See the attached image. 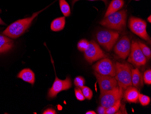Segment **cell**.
Instances as JSON below:
<instances>
[{"instance_id":"3957f363","label":"cell","mask_w":151,"mask_h":114,"mask_svg":"<svg viewBox=\"0 0 151 114\" xmlns=\"http://www.w3.org/2000/svg\"><path fill=\"white\" fill-rule=\"evenodd\" d=\"M127 12L125 10L115 12L104 18L100 23L108 28L122 31L126 28Z\"/></svg>"},{"instance_id":"d6a6232c","label":"cell","mask_w":151,"mask_h":114,"mask_svg":"<svg viewBox=\"0 0 151 114\" xmlns=\"http://www.w3.org/2000/svg\"><path fill=\"white\" fill-rule=\"evenodd\" d=\"M147 20H148V21H149V23H151V16H149V17L147 18Z\"/></svg>"},{"instance_id":"9c48e42d","label":"cell","mask_w":151,"mask_h":114,"mask_svg":"<svg viewBox=\"0 0 151 114\" xmlns=\"http://www.w3.org/2000/svg\"><path fill=\"white\" fill-rule=\"evenodd\" d=\"M84 56L86 61L90 64L106 57L99 45L93 41L89 43L88 47L85 51Z\"/></svg>"},{"instance_id":"ac0fdd59","label":"cell","mask_w":151,"mask_h":114,"mask_svg":"<svg viewBox=\"0 0 151 114\" xmlns=\"http://www.w3.org/2000/svg\"><path fill=\"white\" fill-rule=\"evenodd\" d=\"M65 25V17L57 18L52 21L51 24V29L52 31H58L64 28Z\"/></svg>"},{"instance_id":"7c38bea8","label":"cell","mask_w":151,"mask_h":114,"mask_svg":"<svg viewBox=\"0 0 151 114\" xmlns=\"http://www.w3.org/2000/svg\"><path fill=\"white\" fill-rule=\"evenodd\" d=\"M131 45L129 38L127 36H123L115 45L114 52L120 58L125 59L129 54Z\"/></svg>"},{"instance_id":"f1b7e54d","label":"cell","mask_w":151,"mask_h":114,"mask_svg":"<svg viewBox=\"0 0 151 114\" xmlns=\"http://www.w3.org/2000/svg\"><path fill=\"white\" fill-rule=\"evenodd\" d=\"M43 114H57V112H56L55 110L53 109L49 108L47 109L46 110H45L44 111Z\"/></svg>"},{"instance_id":"5bb4252c","label":"cell","mask_w":151,"mask_h":114,"mask_svg":"<svg viewBox=\"0 0 151 114\" xmlns=\"http://www.w3.org/2000/svg\"><path fill=\"white\" fill-rule=\"evenodd\" d=\"M132 86L137 88H142L143 85V75L138 68L132 70Z\"/></svg>"},{"instance_id":"7402d4cb","label":"cell","mask_w":151,"mask_h":114,"mask_svg":"<svg viewBox=\"0 0 151 114\" xmlns=\"http://www.w3.org/2000/svg\"><path fill=\"white\" fill-rule=\"evenodd\" d=\"M81 89L86 99H87L89 100L92 99L93 97V92L90 88H89L88 87L84 86L81 87Z\"/></svg>"},{"instance_id":"277c9868","label":"cell","mask_w":151,"mask_h":114,"mask_svg":"<svg viewBox=\"0 0 151 114\" xmlns=\"http://www.w3.org/2000/svg\"><path fill=\"white\" fill-rule=\"evenodd\" d=\"M98 43L107 51H110L116 43L119 36L116 31L108 30H99L96 35Z\"/></svg>"},{"instance_id":"2e32d148","label":"cell","mask_w":151,"mask_h":114,"mask_svg":"<svg viewBox=\"0 0 151 114\" xmlns=\"http://www.w3.org/2000/svg\"><path fill=\"white\" fill-rule=\"evenodd\" d=\"M13 44L12 40L0 35V53L10 51L13 47Z\"/></svg>"},{"instance_id":"30bf717a","label":"cell","mask_w":151,"mask_h":114,"mask_svg":"<svg viewBox=\"0 0 151 114\" xmlns=\"http://www.w3.org/2000/svg\"><path fill=\"white\" fill-rule=\"evenodd\" d=\"M93 68L95 72L100 74L115 76V65L109 59L101 60L93 65Z\"/></svg>"},{"instance_id":"cb8c5ba5","label":"cell","mask_w":151,"mask_h":114,"mask_svg":"<svg viewBox=\"0 0 151 114\" xmlns=\"http://www.w3.org/2000/svg\"><path fill=\"white\" fill-rule=\"evenodd\" d=\"M89 42L87 40L82 39L79 41L78 44V48L81 52H85L89 46Z\"/></svg>"},{"instance_id":"ba28073f","label":"cell","mask_w":151,"mask_h":114,"mask_svg":"<svg viewBox=\"0 0 151 114\" xmlns=\"http://www.w3.org/2000/svg\"><path fill=\"white\" fill-rule=\"evenodd\" d=\"M94 74L99 83L101 94L111 91L118 86L117 81L113 76L100 74L95 71Z\"/></svg>"},{"instance_id":"9a60e30c","label":"cell","mask_w":151,"mask_h":114,"mask_svg":"<svg viewBox=\"0 0 151 114\" xmlns=\"http://www.w3.org/2000/svg\"><path fill=\"white\" fill-rule=\"evenodd\" d=\"M18 77L32 85H34L35 82V74L29 69H24L22 70L18 75Z\"/></svg>"},{"instance_id":"4316f807","label":"cell","mask_w":151,"mask_h":114,"mask_svg":"<svg viewBox=\"0 0 151 114\" xmlns=\"http://www.w3.org/2000/svg\"><path fill=\"white\" fill-rule=\"evenodd\" d=\"M75 96L78 100L80 101H83L85 99V97L82 93L81 89L79 87H77L75 89Z\"/></svg>"},{"instance_id":"4fadbf2b","label":"cell","mask_w":151,"mask_h":114,"mask_svg":"<svg viewBox=\"0 0 151 114\" xmlns=\"http://www.w3.org/2000/svg\"><path fill=\"white\" fill-rule=\"evenodd\" d=\"M139 92L135 87L130 86L125 90L124 97L128 102L136 103L139 100Z\"/></svg>"},{"instance_id":"e0dca14e","label":"cell","mask_w":151,"mask_h":114,"mask_svg":"<svg viewBox=\"0 0 151 114\" xmlns=\"http://www.w3.org/2000/svg\"><path fill=\"white\" fill-rule=\"evenodd\" d=\"M124 5V0H112L106 12L105 17L120 10Z\"/></svg>"},{"instance_id":"6da1fadb","label":"cell","mask_w":151,"mask_h":114,"mask_svg":"<svg viewBox=\"0 0 151 114\" xmlns=\"http://www.w3.org/2000/svg\"><path fill=\"white\" fill-rule=\"evenodd\" d=\"M43 11L42 10L34 13L30 17L19 20L14 22L7 28L3 31V34L10 38L14 39L18 38L29 28L34 19Z\"/></svg>"},{"instance_id":"d4e9b609","label":"cell","mask_w":151,"mask_h":114,"mask_svg":"<svg viewBox=\"0 0 151 114\" xmlns=\"http://www.w3.org/2000/svg\"><path fill=\"white\" fill-rule=\"evenodd\" d=\"M74 83L76 86L81 88L83 86H84L85 80L84 78L82 77V76H78V77H76L75 79Z\"/></svg>"},{"instance_id":"d6986e66","label":"cell","mask_w":151,"mask_h":114,"mask_svg":"<svg viewBox=\"0 0 151 114\" xmlns=\"http://www.w3.org/2000/svg\"><path fill=\"white\" fill-rule=\"evenodd\" d=\"M60 9L65 17H68L71 14L70 6L66 0H59Z\"/></svg>"},{"instance_id":"8fae6325","label":"cell","mask_w":151,"mask_h":114,"mask_svg":"<svg viewBox=\"0 0 151 114\" xmlns=\"http://www.w3.org/2000/svg\"><path fill=\"white\" fill-rule=\"evenodd\" d=\"M72 86V81L69 77L64 80L56 77L51 88L49 90L47 96L50 98L55 97L60 92L70 89Z\"/></svg>"},{"instance_id":"44dd1931","label":"cell","mask_w":151,"mask_h":114,"mask_svg":"<svg viewBox=\"0 0 151 114\" xmlns=\"http://www.w3.org/2000/svg\"><path fill=\"white\" fill-rule=\"evenodd\" d=\"M138 43L143 55H145L147 59H150L151 57V52L150 48L140 41H139Z\"/></svg>"},{"instance_id":"8992f818","label":"cell","mask_w":151,"mask_h":114,"mask_svg":"<svg viewBox=\"0 0 151 114\" xmlns=\"http://www.w3.org/2000/svg\"><path fill=\"white\" fill-rule=\"evenodd\" d=\"M129 27L133 33L147 41H149V36L147 32V23L141 19L132 17L129 22Z\"/></svg>"},{"instance_id":"f546056e","label":"cell","mask_w":151,"mask_h":114,"mask_svg":"<svg viewBox=\"0 0 151 114\" xmlns=\"http://www.w3.org/2000/svg\"><path fill=\"white\" fill-rule=\"evenodd\" d=\"M79 1V0H73V1H72V4L73 5L74 4H75V3L77 2V1ZM89 1H97V0H89ZM101 1H104L106 5L107 4V0H101Z\"/></svg>"},{"instance_id":"ffe728a7","label":"cell","mask_w":151,"mask_h":114,"mask_svg":"<svg viewBox=\"0 0 151 114\" xmlns=\"http://www.w3.org/2000/svg\"><path fill=\"white\" fill-rule=\"evenodd\" d=\"M121 106V99L118 100L113 105L108 107L106 110V114H114L119 110Z\"/></svg>"},{"instance_id":"83f0119b","label":"cell","mask_w":151,"mask_h":114,"mask_svg":"<svg viewBox=\"0 0 151 114\" xmlns=\"http://www.w3.org/2000/svg\"><path fill=\"white\" fill-rule=\"evenodd\" d=\"M106 108L103 106H99L98 107L97 111L98 113L99 114H106Z\"/></svg>"},{"instance_id":"4dcf8cb0","label":"cell","mask_w":151,"mask_h":114,"mask_svg":"<svg viewBox=\"0 0 151 114\" xmlns=\"http://www.w3.org/2000/svg\"><path fill=\"white\" fill-rule=\"evenodd\" d=\"M86 114H96V113L94 111H88L86 112Z\"/></svg>"},{"instance_id":"5b68a950","label":"cell","mask_w":151,"mask_h":114,"mask_svg":"<svg viewBox=\"0 0 151 114\" xmlns=\"http://www.w3.org/2000/svg\"><path fill=\"white\" fill-rule=\"evenodd\" d=\"M123 91L118 86L111 91L101 94L100 99L101 105L106 108L113 105L117 101L122 99Z\"/></svg>"},{"instance_id":"836d02e7","label":"cell","mask_w":151,"mask_h":114,"mask_svg":"<svg viewBox=\"0 0 151 114\" xmlns=\"http://www.w3.org/2000/svg\"><path fill=\"white\" fill-rule=\"evenodd\" d=\"M135 1H139V0H135Z\"/></svg>"},{"instance_id":"484cf974","label":"cell","mask_w":151,"mask_h":114,"mask_svg":"<svg viewBox=\"0 0 151 114\" xmlns=\"http://www.w3.org/2000/svg\"><path fill=\"white\" fill-rule=\"evenodd\" d=\"M143 81L147 85L151 84V70L150 69L146 70L144 73L143 76Z\"/></svg>"},{"instance_id":"52a82bcc","label":"cell","mask_w":151,"mask_h":114,"mask_svg":"<svg viewBox=\"0 0 151 114\" xmlns=\"http://www.w3.org/2000/svg\"><path fill=\"white\" fill-rule=\"evenodd\" d=\"M131 52L128 61L135 66L140 67L145 65L147 62V58L141 50L138 42L133 41L131 45Z\"/></svg>"},{"instance_id":"1f68e13d","label":"cell","mask_w":151,"mask_h":114,"mask_svg":"<svg viewBox=\"0 0 151 114\" xmlns=\"http://www.w3.org/2000/svg\"><path fill=\"white\" fill-rule=\"evenodd\" d=\"M0 25H6V24L4 23V22H3V21H2V20H1V17H0Z\"/></svg>"},{"instance_id":"7a4b0ae2","label":"cell","mask_w":151,"mask_h":114,"mask_svg":"<svg viewBox=\"0 0 151 114\" xmlns=\"http://www.w3.org/2000/svg\"><path fill=\"white\" fill-rule=\"evenodd\" d=\"M115 67V79L119 86L125 90L128 87L132 86V67L128 63L116 62Z\"/></svg>"},{"instance_id":"603a6c76","label":"cell","mask_w":151,"mask_h":114,"mask_svg":"<svg viewBox=\"0 0 151 114\" xmlns=\"http://www.w3.org/2000/svg\"><path fill=\"white\" fill-rule=\"evenodd\" d=\"M139 100L142 106H146L150 103L151 99L148 96L139 94Z\"/></svg>"}]
</instances>
